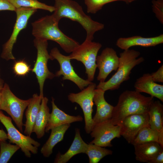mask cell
Returning a JSON list of instances; mask_svg holds the SVG:
<instances>
[{"instance_id":"cell-27","label":"cell","mask_w":163,"mask_h":163,"mask_svg":"<svg viewBox=\"0 0 163 163\" xmlns=\"http://www.w3.org/2000/svg\"><path fill=\"white\" fill-rule=\"evenodd\" d=\"M16 8L21 7L31 8L36 9H41L54 12L55 8L54 6L47 5L41 3L37 0H8Z\"/></svg>"},{"instance_id":"cell-10","label":"cell","mask_w":163,"mask_h":163,"mask_svg":"<svg viewBox=\"0 0 163 163\" xmlns=\"http://www.w3.org/2000/svg\"><path fill=\"white\" fill-rule=\"evenodd\" d=\"M37 11V9L29 8H16L15 11L17 15L16 21L10 38L3 45L1 58L6 60L15 59L12 53L14 45L20 32L26 28L29 19Z\"/></svg>"},{"instance_id":"cell-2","label":"cell","mask_w":163,"mask_h":163,"mask_svg":"<svg viewBox=\"0 0 163 163\" xmlns=\"http://www.w3.org/2000/svg\"><path fill=\"white\" fill-rule=\"evenodd\" d=\"M154 101L151 96H145L135 90H126L120 95L113 107L111 121L114 125H120L129 115L148 113Z\"/></svg>"},{"instance_id":"cell-21","label":"cell","mask_w":163,"mask_h":163,"mask_svg":"<svg viewBox=\"0 0 163 163\" xmlns=\"http://www.w3.org/2000/svg\"><path fill=\"white\" fill-rule=\"evenodd\" d=\"M43 97L35 94L30 98V101L27 106L25 115L26 120L24 125V133L30 136L33 129L36 118L40 109L41 100Z\"/></svg>"},{"instance_id":"cell-12","label":"cell","mask_w":163,"mask_h":163,"mask_svg":"<svg viewBox=\"0 0 163 163\" xmlns=\"http://www.w3.org/2000/svg\"><path fill=\"white\" fill-rule=\"evenodd\" d=\"M120 126L114 125L111 120L95 125L91 133V136L94 139L90 143L105 147L112 146V140L120 136Z\"/></svg>"},{"instance_id":"cell-26","label":"cell","mask_w":163,"mask_h":163,"mask_svg":"<svg viewBox=\"0 0 163 163\" xmlns=\"http://www.w3.org/2000/svg\"><path fill=\"white\" fill-rule=\"evenodd\" d=\"M113 152L94 144L89 143L88 144L87 148L85 152L88 156L89 163H97L105 156L111 155Z\"/></svg>"},{"instance_id":"cell-7","label":"cell","mask_w":163,"mask_h":163,"mask_svg":"<svg viewBox=\"0 0 163 163\" xmlns=\"http://www.w3.org/2000/svg\"><path fill=\"white\" fill-rule=\"evenodd\" d=\"M34 42L37 50V55L32 70L36 75L39 84L40 95L43 97V88L45 80L47 79H52L55 76V75L49 70L47 66L48 60L53 59L47 50V40L35 38Z\"/></svg>"},{"instance_id":"cell-29","label":"cell","mask_w":163,"mask_h":163,"mask_svg":"<svg viewBox=\"0 0 163 163\" xmlns=\"http://www.w3.org/2000/svg\"><path fill=\"white\" fill-rule=\"evenodd\" d=\"M88 13L94 14L101 10L106 4L116 1H123L124 0H84Z\"/></svg>"},{"instance_id":"cell-17","label":"cell","mask_w":163,"mask_h":163,"mask_svg":"<svg viewBox=\"0 0 163 163\" xmlns=\"http://www.w3.org/2000/svg\"><path fill=\"white\" fill-rule=\"evenodd\" d=\"M54 100L52 97V111L45 128V132L48 133L50 130L62 125L83 120V117L80 115L71 116L60 110L55 104Z\"/></svg>"},{"instance_id":"cell-5","label":"cell","mask_w":163,"mask_h":163,"mask_svg":"<svg viewBox=\"0 0 163 163\" xmlns=\"http://www.w3.org/2000/svg\"><path fill=\"white\" fill-rule=\"evenodd\" d=\"M99 43L85 39L68 56L71 59L82 62L85 66L88 81L92 82L94 79L97 68L96 59L98 53L102 47Z\"/></svg>"},{"instance_id":"cell-23","label":"cell","mask_w":163,"mask_h":163,"mask_svg":"<svg viewBox=\"0 0 163 163\" xmlns=\"http://www.w3.org/2000/svg\"><path fill=\"white\" fill-rule=\"evenodd\" d=\"M70 126V124H66L51 129L49 139L40 150L44 157H49L51 155L53 148L57 144L62 140L65 133Z\"/></svg>"},{"instance_id":"cell-18","label":"cell","mask_w":163,"mask_h":163,"mask_svg":"<svg viewBox=\"0 0 163 163\" xmlns=\"http://www.w3.org/2000/svg\"><path fill=\"white\" fill-rule=\"evenodd\" d=\"M135 90L147 93L163 101V85L157 84L152 80L151 74H143L137 78L134 85Z\"/></svg>"},{"instance_id":"cell-3","label":"cell","mask_w":163,"mask_h":163,"mask_svg":"<svg viewBox=\"0 0 163 163\" xmlns=\"http://www.w3.org/2000/svg\"><path fill=\"white\" fill-rule=\"evenodd\" d=\"M32 34L35 38L57 43L66 53H71L80 44L64 34L52 15H46L32 23Z\"/></svg>"},{"instance_id":"cell-34","label":"cell","mask_w":163,"mask_h":163,"mask_svg":"<svg viewBox=\"0 0 163 163\" xmlns=\"http://www.w3.org/2000/svg\"><path fill=\"white\" fill-rule=\"evenodd\" d=\"M163 149L157 154L148 163H163Z\"/></svg>"},{"instance_id":"cell-28","label":"cell","mask_w":163,"mask_h":163,"mask_svg":"<svg viewBox=\"0 0 163 163\" xmlns=\"http://www.w3.org/2000/svg\"><path fill=\"white\" fill-rule=\"evenodd\" d=\"M0 163H7L12 155L20 149L18 145L0 141Z\"/></svg>"},{"instance_id":"cell-4","label":"cell","mask_w":163,"mask_h":163,"mask_svg":"<svg viewBox=\"0 0 163 163\" xmlns=\"http://www.w3.org/2000/svg\"><path fill=\"white\" fill-rule=\"evenodd\" d=\"M140 55L139 51L133 49L124 50L120 53L117 72L108 81L100 82L96 88H101L104 91L119 89L123 82L129 79L132 69L144 61L143 57H139Z\"/></svg>"},{"instance_id":"cell-40","label":"cell","mask_w":163,"mask_h":163,"mask_svg":"<svg viewBox=\"0 0 163 163\" xmlns=\"http://www.w3.org/2000/svg\"><path fill=\"white\" fill-rule=\"evenodd\" d=\"M1 78H0V79Z\"/></svg>"},{"instance_id":"cell-6","label":"cell","mask_w":163,"mask_h":163,"mask_svg":"<svg viewBox=\"0 0 163 163\" xmlns=\"http://www.w3.org/2000/svg\"><path fill=\"white\" fill-rule=\"evenodd\" d=\"M1 93V110L6 112L11 117L22 132L24 113L30 101V98L27 100L18 98L12 92L6 83L4 84Z\"/></svg>"},{"instance_id":"cell-1","label":"cell","mask_w":163,"mask_h":163,"mask_svg":"<svg viewBox=\"0 0 163 163\" xmlns=\"http://www.w3.org/2000/svg\"><path fill=\"white\" fill-rule=\"evenodd\" d=\"M55 10L52 16L59 23L61 19L66 18L80 24L86 32L85 39L92 41L95 33L103 29L104 24L93 20L86 15L82 6L72 0H55Z\"/></svg>"},{"instance_id":"cell-33","label":"cell","mask_w":163,"mask_h":163,"mask_svg":"<svg viewBox=\"0 0 163 163\" xmlns=\"http://www.w3.org/2000/svg\"><path fill=\"white\" fill-rule=\"evenodd\" d=\"M16 9L8 0H0V11L5 10L15 11Z\"/></svg>"},{"instance_id":"cell-24","label":"cell","mask_w":163,"mask_h":163,"mask_svg":"<svg viewBox=\"0 0 163 163\" xmlns=\"http://www.w3.org/2000/svg\"><path fill=\"white\" fill-rule=\"evenodd\" d=\"M156 142L163 147V132H160L145 126L138 132L131 144L134 145L149 142Z\"/></svg>"},{"instance_id":"cell-30","label":"cell","mask_w":163,"mask_h":163,"mask_svg":"<svg viewBox=\"0 0 163 163\" xmlns=\"http://www.w3.org/2000/svg\"><path fill=\"white\" fill-rule=\"evenodd\" d=\"M152 9L156 18L162 24H163V0H153L152 1Z\"/></svg>"},{"instance_id":"cell-32","label":"cell","mask_w":163,"mask_h":163,"mask_svg":"<svg viewBox=\"0 0 163 163\" xmlns=\"http://www.w3.org/2000/svg\"><path fill=\"white\" fill-rule=\"evenodd\" d=\"M150 74L154 82L163 83V65H161L156 71Z\"/></svg>"},{"instance_id":"cell-39","label":"cell","mask_w":163,"mask_h":163,"mask_svg":"<svg viewBox=\"0 0 163 163\" xmlns=\"http://www.w3.org/2000/svg\"><path fill=\"white\" fill-rule=\"evenodd\" d=\"M137 0H129V3H131L135 1H136Z\"/></svg>"},{"instance_id":"cell-11","label":"cell","mask_w":163,"mask_h":163,"mask_svg":"<svg viewBox=\"0 0 163 163\" xmlns=\"http://www.w3.org/2000/svg\"><path fill=\"white\" fill-rule=\"evenodd\" d=\"M50 54L53 59H56L58 61L59 64L60 69L56 72L55 76L63 75L62 80L71 81L81 90L92 82L79 77L74 70L68 56L61 54L57 48L54 47L52 49Z\"/></svg>"},{"instance_id":"cell-13","label":"cell","mask_w":163,"mask_h":163,"mask_svg":"<svg viewBox=\"0 0 163 163\" xmlns=\"http://www.w3.org/2000/svg\"><path fill=\"white\" fill-rule=\"evenodd\" d=\"M120 126L121 136L131 144L142 129L150 126L148 113L129 115L123 120Z\"/></svg>"},{"instance_id":"cell-16","label":"cell","mask_w":163,"mask_h":163,"mask_svg":"<svg viewBox=\"0 0 163 163\" xmlns=\"http://www.w3.org/2000/svg\"><path fill=\"white\" fill-rule=\"evenodd\" d=\"M163 43V34H162L153 37H145L134 36L120 37L117 40L116 45L120 49L124 50L134 46L149 47L155 46Z\"/></svg>"},{"instance_id":"cell-36","label":"cell","mask_w":163,"mask_h":163,"mask_svg":"<svg viewBox=\"0 0 163 163\" xmlns=\"http://www.w3.org/2000/svg\"><path fill=\"white\" fill-rule=\"evenodd\" d=\"M4 85V81L1 79H0V93L1 92L2 89Z\"/></svg>"},{"instance_id":"cell-9","label":"cell","mask_w":163,"mask_h":163,"mask_svg":"<svg viewBox=\"0 0 163 163\" xmlns=\"http://www.w3.org/2000/svg\"><path fill=\"white\" fill-rule=\"evenodd\" d=\"M96 86V84L92 82L80 92L71 93L68 96L69 101L77 103L82 109L84 116L85 129L87 133H90L94 126L92 113L94 104L93 97Z\"/></svg>"},{"instance_id":"cell-8","label":"cell","mask_w":163,"mask_h":163,"mask_svg":"<svg viewBox=\"0 0 163 163\" xmlns=\"http://www.w3.org/2000/svg\"><path fill=\"white\" fill-rule=\"evenodd\" d=\"M0 121L7 130L8 139L10 142L18 145L27 157H31V152L34 154L37 153L40 143L30 136H25L21 133L13 124L11 118L5 116L1 111Z\"/></svg>"},{"instance_id":"cell-31","label":"cell","mask_w":163,"mask_h":163,"mask_svg":"<svg viewBox=\"0 0 163 163\" xmlns=\"http://www.w3.org/2000/svg\"><path fill=\"white\" fill-rule=\"evenodd\" d=\"M13 69L15 74L19 76H24L30 70L28 64L23 60L16 62L14 65Z\"/></svg>"},{"instance_id":"cell-35","label":"cell","mask_w":163,"mask_h":163,"mask_svg":"<svg viewBox=\"0 0 163 163\" xmlns=\"http://www.w3.org/2000/svg\"><path fill=\"white\" fill-rule=\"evenodd\" d=\"M8 139L7 134L3 129H0V141H5Z\"/></svg>"},{"instance_id":"cell-25","label":"cell","mask_w":163,"mask_h":163,"mask_svg":"<svg viewBox=\"0 0 163 163\" xmlns=\"http://www.w3.org/2000/svg\"><path fill=\"white\" fill-rule=\"evenodd\" d=\"M148 113L150 127L159 132H163V105L160 101H154Z\"/></svg>"},{"instance_id":"cell-19","label":"cell","mask_w":163,"mask_h":163,"mask_svg":"<svg viewBox=\"0 0 163 163\" xmlns=\"http://www.w3.org/2000/svg\"><path fill=\"white\" fill-rule=\"evenodd\" d=\"M88 144L82 138L80 130L76 128L75 135L70 147L64 154L58 153L54 161L55 163H66L75 155L81 153H85Z\"/></svg>"},{"instance_id":"cell-37","label":"cell","mask_w":163,"mask_h":163,"mask_svg":"<svg viewBox=\"0 0 163 163\" xmlns=\"http://www.w3.org/2000/svg\"><path fill=\"white\" fill-rule=\"evenodd\" d=\"M2 101V94L1 92L0 93V111L1 110V106Z\"/></svg>"},{"instance_id":"cell-22","label":"cell","mask_w":163,"mask_h":163,"mask_svg":"<svg viewBox=\"0 0 163 163\" xmlns=\"http://www.w3.org/2000/svg\"><path fill=\"white\" fill-rule=\"evenodd\" d=\"M48 99L43 97L42 99L40 107L37 115L33 129L37 138L40 139L44 135L45 129L50 116L49 108L47 103Z\"/></svg>"},{"instance_id":"cell-15","label":"cell","mask_w":163,"mask_h":163,"mask_svg":"<svg viewBox=\"0 0 163 163\" xmlns=\"http://www.w3.org/2000/svg\"><path fill=\"white\" fill-rule=\"evenodd\" d=\"M105 92L100 88H96L94 90L93 101L96 106V111L92 118L94 126L111 118L114 106L105 100Z\"/></svg>"},{"instance_id":"cell-14","label":"cell","mask_w":163,"mask_h":163,"mask_svg":"<svg viewBox=\"0 0 163 163\" xmlns=\"http://www.w3.org/2000/svg\"><path fill=\"white\" fill-rule=\"evenodd\" d=\"M119 61V57L114 49L108 47L104 49L96 58L97 66L99 71L97 80L100 82H105L110 73L113 71H117Z\"/></svg>"},{"instance_id":"cell-38","label":"cell","mask_w":163,"mask_h":163,"mask_svg":"<svg viewBox=\"0 0 163 163\" xmlns=\"http://www.w3.org/2000/svg\"><path fill=\"white\" fill-rule=\"evenodd\" d=\"M124 2H126V4L129 3V0H124Z\"/></svg>"},{"instance_id":"cell-20","label":"cell","mask_w":163,"mask_h":163,"mask_svg":"<svg viewBox=\"0 0 163 163\" xmlns=\"http://www.w3.org/2000/svg\"><path fill=\"white\" fill-rule=\"evenodd\" d=\"M135 158L141 162L149 163L159 152L163 149L158 143L149 142L134 145Z\"/></svg>"}]
</instances>
